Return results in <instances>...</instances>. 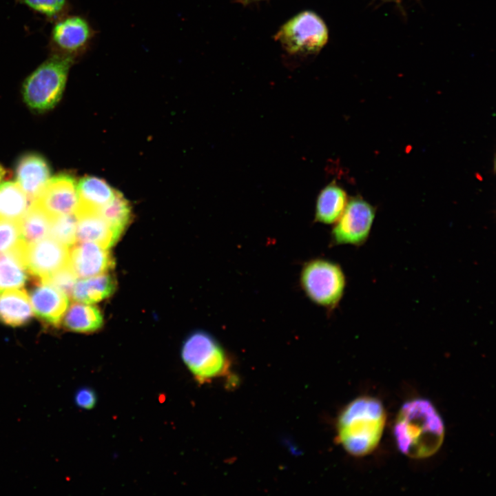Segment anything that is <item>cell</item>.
I'll list each match as a JSON object with an SVG mask.
<instances>
[{
    "label": "cell",
    "instance_id": "obj_1",
    "mask_svg": "<svg viewBox=\"0 0 496 496\" xmlns=\"http://www.w3.org/2000/svg\"><path fill=\"white\" fill-rule=\"evenodd\" d=\"M393 435L400 451L409 457L424 459L435 454L444 439L443 420L428 400L405 402L398 411Z\"/></svg>",
    "mask_w": 496,
    "mask_h": 496
},
{
    "label": "cell",
    "instance_id": "obj_2",
    "mask_svg": "<svg viewBox=\"0 0 496 496\" xmlns=\"http://www.w3.org/2000/svg\"><path fill=\"white\" fill-rule=\"evenodd\" d=\"M386 415L377 398L361 396L349 402L336 421V440L349 454L362 457L372 453L383 434Z\"/></svg>",
    "mask_w": 496,
    "mask_h": 496
},
{
    "label": "cell",
    "instance_id": "obj_3",
    "mask_svg": "<svg viewBox=\"0 0 496 496\" xmlns=\"http://www.w3.org/2000/svg\"><path fill=\"white\" fill-rule=\"evenodd\" d=\"M74 62L50 54L23 82L21 92L26 105L39 112L54 107L63 94L70 70Z\"/></svg>",
    "mask_w": 496,
    "mask_h": 496
},
{
    "label": "cell",
    "instance_id": "obj_4",
    "mask_svg": "<svg viewBox=\"0 0 496 496\" xmlns=\"http://www.w3.org/2000/svg\"><path fill=\"white\" fill-rule=\"evenodd\" d=\"M181 357L194 378L200 383L226 376L231 360L221 344L209 333L196 331L184 341Z\"/></svg>",
    "mask_w": 496,
    "mask_h": 496
},
{
    "label": "cell",
    "instance_id": "obj_5",
    "mask_svg": "<svg viewBox=\"0 0 496 496\" xmlns=\"http://www.w3.org/2000/svg\"><path fill=\"white\" fill-rule=\"evenodd\" d=\"M300 284L312 302L333 310L343 296L346 278L341 267L336 262L324 258H313L303 265Z\"/></svg>",
    "mask_w": 496,
    "mask_h": 496
},
{
    "label": "cell",
    "instance_id": "obj_6",
    "mask_svg": "<svg viewBox=\"0 0 496 496\" xmlns=\"http://www.w3.org/2000/svg\"><path fill=\"white\" fill-rule=\"evenodd\" d=\"M275 39L292 54H311L320 52L328 41V30L316 14L304 11L286 22Z\"/></svg>",
    "mask_w": 496,
    "mask_h": 496
},
{
    "label": "cell",
    "instance_id": "obj_7",
    "mask_svg": "<svg viewBox=\"0 0 496 496\" xmlns=\"http://www.w3.org/2000/svg\"><path fill=\"white\" fill-rule=\"evenodd\" d=\"M93 36L94 30L85 17L68 13L53 21L50 54L75 61L87 50Z\"/></svg>",
    "mask_w": 496,
    "mask_h": 496
},
{
    "label": "cell",
    "instance_id": "obj_8",
    "mask_svg": "<svg viewBox=\"0 0 496 496\" xmlns=\"http://www.w3.org/2000/svg\"><path fill=\"white\" fill-rule=\"evenodd\" d=\"M375 216V209L369 203L360 196L351 198L332 229V243L363 245L369 236Z\"/></svg>",
    "mask_w": 496,
    "mask_h": 496
},
{
    "label": "cell",
    "instance_id": "obj_9",
    "mask_svg": "<svg viewBox=\"0 0 496 496\" xmlns=\"http://www.w3.org/2000/svg\"><path fill=\"white\" fill-rule=\"evenodd\" d=\"M70 247L52 238L26 245L22 260L28 272L43 282L68 265Z\"/></svg>",
    "mask_w": 496,
    "mask_h": 496
},
{
    "label": "cell",
    "instance_id": "obj_10",
    "mask_svg": "<svg viewBox=\"0 0 496 496\" xmlns=\"http://www.w3.org/2000/svg\"><path fill=\"white\" fill-rule=\"evenodd\" d=\"M33 202L52 218L74 214L79 205L75 178L69 174L61 173L50 178Z\"/></svg>",
    "mask_w": 496,
    "mask_h": 496
},
{
    "label": "cell",
    "instance_id": "obj_11",
    "mask_svg": "<svg viewBox=\"0 0 496 496\" xmlns=\"http://www.w3.org/2000/svg\"><path fill=\"white\" fill-rule=\"evenodd\" d=\"M68 267L76 277L85 278L108 272L114 268V260L108 249L80 242L70 247Z\"/></svg>",
    "mask_w": 496,
    "mask_h": 496
},
{
    "label": "cell",
    "instance_id": "obj_12",
    "mask_svg": "<svg viewBox=\"0 0 496 496\" xmlns=\"http://www.w3.org/2000/svg\"><path fill=\"white\" fill-rule=\"evenodd\" d=\"M50 173V167L45 158L35 153L21 156L16 165L17 183L32 203L46 185Z\"/></svg>",
    "mask_w": 496,
    "mask_h": 496
},
{
    "label": "cell",
    "instance_id": "obj_13",
    "mask_svg": "<svg viewBox=\"0 0 496 496\" xmlns=\"http://www.w3.org/2000/svg\"><path fill=\"white\" fill-rule=\"evenodd\" d=\"M37 282L30 292L34 313L45 323L57 327L68 306V296L50 283Z\"/></svg>",
    "mask_w": 496,
    "mask_h": 496
},
{
    "label": "cell",
    "instance_id": "obj_14",
    "mask_svg": "<svg viewBox=\"0 0 496 496\" xmlns=\"http://www.w3.org/2000/svg\"><path fill=\"white\" fill-rule=\"evenodd\" d=\"M76 240L92 242L110 249L121 235L114 230L98 211L76 209Z\"/></svg>",
    "mask_w": 496,
    "mask_h": 496
},
{
    "label": "cell",
    "instance_id": "obj_15",
    "mask_svg": "<svg viewBox=\"0 0 496 496\" xmlns=\"http://www.w3.org/2000/svg\"><path fill=\"white\" fill-rule=\"evenodd\" d=\"M348 202L344 189L331 182L320 192L316 203L315 221L334 224L342 215Z\"/></svg>",
    "mask_w": 496,
    "mask_h": 496
},
{
    "label": "cell",
    "instance_id": "obj_16",
    "mask_svg": "<svg viewBox=\"0 0 496 496\" xmlns=\"http://www.w3.org/2000/svg\"><path fill=\"white\" fill-rule=\"evenodd\" d=\"M31 301L23 289H13L0 295V321L17 327L26 324L32 317Z\"/></svg>",
    "mask_w": 496,
    "mask_h": 496
},
{
    "label": "cell",
    "instance_id": "obj_17",
    "mask_svg": "<svg viewBox=\"0 0 496 496\" xmlns=\"http://www.w3.org/2000/svg\"><path fill=\"white\" fill-rule=\"evenodd\" d=\"M79 205L76 209L99 211L114 196L116 190L104 180L85 176L77 184Z\"/></svg>",
    "mask_w": 496,
    "mask_h": 496
},
{
    "label": "cell",
    "instance_id": "obj_18",
    "mask_svg": "<svg viewBox=\"0 0 496 496\" xmlns=\"http://www.w3.org/2000/svg\"><path fill=\"white\" fill-rule=\"evenodd\" d=\"M116 288L114 277L105 273L76 281L71 297L76 301L96 303L111 296Z\"/></svg>",
    "mask_w": 496,
    "mask_h": 496
},
{
    "label": "cell",
    "instance_id": "obj_19",
    "mask_svg": "<svg viewBox=\"0 0 496 496\" xmlns=\"http://www.w3.org/2000/svg\"><path fill=\"white\" fill-rule=\"evenodd\" d=\"M63 322L68 330L90 333L103 327V317L97 307L75 302L68 308Z\"/></svg>",
    "mask_w": 496,
    "mask_h": 496
},
{
    "label": "cell",
    "instance_id": "obj_20",
    "mask_svg": "<svg viewBox=\"0 0 496 496\" xmlns=\"http://www.w3.org/2000/svg\"><path fill=\"white\" fill-rule=\"evenodd\" d=\"M52 218L39 205L32 202L19 220L23 240L29 245L47 237Z\"/></svg>",
    "mask_w": 496,
    "mask_h": 496
},
{
    "label": "cell",
    "instance_id": "obj_21",
    "mask_svg": "<svg viewBox=\"0 0 496 496\" xmlns=\"http://www.w3.org/2000/svg\"><path fill=\"white\" fill-rule=\"evenodd\" d=\"M31 203L17 183L8 181L0 185V218L19 220Z\"/></svg>",
    "mask_w": 496,
    "mask_h": 496
},
{
    "label": "cell",
    "instance_id": "obj_22",
    "mask_svg": "<svg viewBox=\"0 0 496 496\" xmlns=\"http://www.w3.org/2000/svg\"><path fill=\"white\" fill-rule=\"evenodd\" d=\"M26 271L18 251L0 256V293L23 287L27 280Z\"/></svg>",
    "mask_w": 496,
    "mask_h": 496
},
{
    "label": "cell",
    "instance_id": "obj_23",
    "mask_svg": "<svg viewBox=\"0 0 496 496\" xmlns=\"http://www.w3.org/2000/svg\"><path fill=\"white\" fill-rule=\"evenodd\" d=\"M99 214L122 235L132 218V209L123 195L116 191L114 198L99 209Z\"/></svg>",
    "mask_w": 496,
    "mask_h": 496
},
{
    "label": "cell",
    "instance_id": "obj_24",
    "mask_svg": "<svg viewBox=\"0 0 496 496\" xmlns=\"http://www.w3.org/2000/svg\"><path fill=\"white\" fill-rule=\"evenodd\" d=\"M18 3L53 22L70 13V0H15Z\"/></svg>",
    "mask_w": 496,
    "mask_h": 496
},
{
    "label": "cell",
    "instance_id": "obj_25",
    "mask_svg": "<svg viewBox=\"0 0 496 496\" xmlns=\"http://www.w3.org/2000/svg\"><path fill=\"white\" fill-rule=\"evenodd\" d=\"M77 219L74 214L52 218L48 235L61 244L70 247L76 241Z\"/></svg>",
    "mask_w": 496,
    "mask_h": 496
},
{
    "label": "cell",
    "instance_id": "obj_26",
    "mask_svg": "<svg viewBox=\"0 0 496 496\" xmlns=\"http://www.w3.org/2000/svg\"><path fill=\"white\" fill-rule=\"evenodd\" d=\"M23 242L19 220L0 218V253L12 251Z\"/></svg>",
    "mask_w": 496,
    "mask_h": 496
},
{
    "label": "cell",
    "instance_id": "obj_27",
    "mask_svg": "<svg viewBox=\"0 0 496 496\" xmlns=\"http://www.w3.org/2000/svg\"><path fill=\"white\" fill-rule=\"evenodd\" d=\"M76 275L68 265L43 282L52 285L68 296H71L73 287L76 282Z\"/></svg>",
    "mask_w": 496,
    "mask_h": 496
},
{
    "label": "cell",
    "instance_id": "obj_28",
    "mask_svg": "<svg viewBox=\"0 0 496 496\" xmlns=\"http://www.w3.org/2000/svg\"><path fill=\"white\" fill-rule=\"evenodd\" d=\"M75 402L81 409H92L96 402V394L89 388L81 389L76 393Z\"/></svg>",
    "mask_w": 496,
    "mask_h": 496
},
{
    "label": "cell",
    "instance_id": "obj_29",
    "mask_svg": "<svg viewBox=\"0 0 496 496\" xmlns=\"http://www.w3.org/2000/svg\"><path fill=\"white\" fill-rule=\"evenodd\" d=\"M6 174V169L0 165V183L4 178Z\"/></svg>",
    "mask_w": 496,
    "mask_h": 496
},
{
    "label": "cell",
    "instance_id": "obj_30",
    "mask_svg": "<svg viewBox=\"0 0 496 496\" xmlns=\"http://www.w3.org/2000/svg\"><path fill=\"white\" fill-rule=\"evenodd\" d=\"M242 1L245 3H249L251 1H257V0H242Z\"/></svg>",
    "mask_w": 496,
    "mask_h": 496
}]
</instances>
